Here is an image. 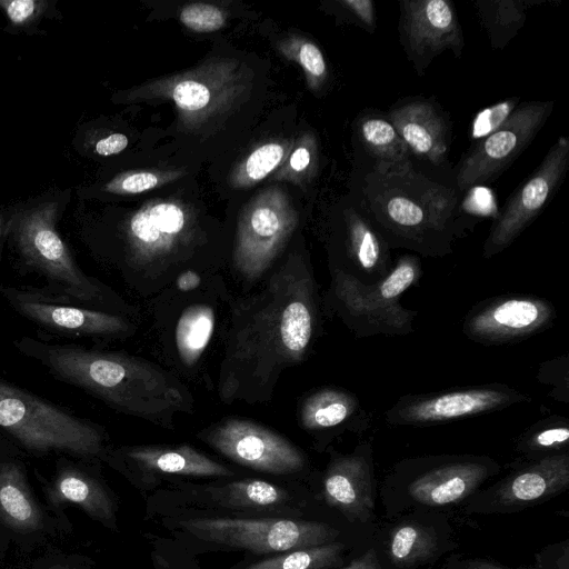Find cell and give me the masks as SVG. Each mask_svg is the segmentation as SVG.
<instances>
[{
	"label": "cell",
	"mask_w": 569,
	"mask_h": 569,
	"mask_svg": "<svg viewBox=\"0 0 569 569\" xmlns=\"http://www.w3.org/2000/svg\"><path fill=\"white\" fill-rule=\"evenodd\" d=\"M315 279L300 257L288 260L232 316L218 390L226 403L269 399L280 375L302 361L318 325Z\"/></svg>",
	"instance_id": "cell-1"
},
{
	"label": "cell",
	"mask_w": 569,
	"mask_h": 569,
	"mask_svg": "<svg viewBox=\"0 0 569 569\" xmlns=\"http://www.w3.org/2000/svg\"><path fill=\"white\" fill-rule=\"evenodd\" d=\"M13 346L56 379L122 413L170 427L173 415L190 405L189 395L174 377L141 358L28 336L14 340Z\"/></svg>",
	"instance_id": "cell-2"
},
{
	"label": "cell",
	"mask_w": 569,
	"mask_h": 569,
	"mask_svg": "<svg viewBox=\"0 0 569 569\" xmlns=\"http://www.w3.org/2000/svg\"><path fill=\"white\" fill-rule=\"evenodd\" d=\"M421 277L420 259L403 254L378 282L365 284L331 269L329 306L356 337L406 336L413 332L417 312L400 305V297Z\"/></svg>",
	"instance_id": "cell-3"
},
{
	"label": "cell",
	"mask_w": 569,
	"mask_h": 569,
	"mask_svg": "<svg viewBox=\"0 0 569 569\" xmlns=\"http://www.w3.org/2000/svg\"><path fill=\"white\" fill-rule=\"evenodd\" d=\"M0 430L33 453L93 458L104 449L100 426L1 378Z\"/></svg>",
	"instance_id": "cell-4"
},
{
	"label": "cell",
	"mask_w": 569,
	"mask_h": 569,
	"mask_svg": "<svg viewBox=\"0 0 569 569\" xmlns=\"http://www.w3.org/2000/svg\"><path fill=\"white\" fill-rule=\"evenodd\" d=\"M57 214V203L47 202L10 218L8 234L21 261L46 280L47 293L90 307L104 305L106 288L77 264L56 230Z\"/></svg>",
	"instance_id": "cell-5"
},
{
	"label": "cell",
	"mask_w": 569,
	"mask_h": 569,
	"mask_svg": "<svg viewBox=\"0 0 569 569\" xmlns=\"http://www.w3.org/2000/svg\"><path fill=\"white\" fill-rule=\"evenodd\" d=\"M179 526L203 541L259 555L317 547L339 535L327 523L291 519L196 518Z\"/></svg>",
	"instance_id": "cell-6"
},
{
	"label": "cell",
	"mask_w": 569,
	"mask_h": 569,
	"mask_svg": "<svg viewBox=\"0 0 569 569\" xmlns=\"http://www.w3.org/2000/svg\"><path fill=\"white\" fill-rule=\"evenodd\" d=\"M297 221V212L279 188L264 190L247 206L233 250V263L242 278L254 281L269 269Z\"/></svg>",
	"instance_id": "cell-7"
},
{
	"label": "cell",
	"mask_w": 569,
	"mask_h": 569,
	"mask_svg": "<svg viewBox=\"0 0 569 569\" xmlns=\"http://www.w3.org/2000/svg\"><path fill=\"white\" fill-rule=\"evenodd\" d=\"M530 401L531 397L510 386L490 383L402 396L385 412V419L391 426L428 427Z\"/></svg>",
	"instance_id": "cell-8"
},
{
	"label": "cell",
	"mask_w": 569,
	"mask_h": 569,
	"mask_svg": "<svg viewBox=\"0 0 569 569\" xmlns=\"http://www.w3.org/2000/svg\"><path fill=\"white\" fill-rule=\"evenodd\" d=\"M0 295L17 313L60 337H118L129 331V323L118 315L49 295L42 289L3 286Z\"/></svg>",
	"instance_id": "cell-9"
},
{
	"label": "cell",
	"mask_w": 569,
	"mask_h": 569,
	"mask_svg": "<svg viewBox=\"0 0 569 569\" xmlns=\"http://www.w3.org/2000/svg\"><path fill=\"white\" fill-rule=\"evenodd\" d=\"M556 309L532 295H502L487 299L467 313L463 335L480 345H505L527 339L549 328Z\"/></svg>",
	"instance_id": "cell-10"
},
{
	"label": "cell",
	"mask_w": 569,
	"mask_h": 569,
	"mask_svg": "<svg viewBox=\"0 0 569 569\" xmlns=\"http://www.w3.org/2000/svg\"><path fill=\"white\" fill-rule=\"evenodd\" d=\"M201 437L224 457L257 471L289 475L305 466V457L295 445L249 420L227 419Z\"/></svg>",
	"instance_id": "cell-11"
},
{
	"label": "cell",
	"mask_w": 569,
	"mask_h": 569,
	"mask_svg": "<svg viewBox=\"0 0 569 569\" xmlns=\"http://www.w3.org/2000/svg\"><path fill=\"white\" fill-rule=\"evenodd\" d=\"M552 110V102H529L482 141L462 162L457 183L461 190L486 183L499 174L532 140Z\"/></svg>",
	"instance_id": "cell-12"
},
{
	"label": "cell",
	"mask_w": 569,
	"mask_h": 569,
	"mask_svg": "<svg viewBox=\"0 0 569 569\" xmlns=\"http://www.w3.org/2000/svg\"><path fill=\"white\" fill-rule=\"evenodd\" d=\"M569 140L560 137L537 171L512 194L483 246L491 258L509 247L540 212L560 182L568 164Z\"/></svg>",
	"instance_id": "cell-13"
},
{
	"label": "cell",
	"mask_w": 569,
	"mask_h": 569,
	"mask_svg": "<svg viewBox=\"0 0 569 569\" xmlns=\"http://www.w3.org/2000/svg\"><path fill=\"white\" fill-rule=\"evenodd\" d=\"M126 236L130 262L138 267L161 262L187 240V213L174 202L148 203L130 218Z\"/></svg>",
	"instance_id": "cell-14"
},
{
	"label": "cell",
	"mask_w": 569,
	"mask_h": 569,
	"mask_svg": "<svg viewBox=\"0 0 569 569\" xmlns=\"http://www.w3.org/2000/svg\"><path fill=\"white\" fill-rule=\"evenodd\" d=\"M323 496L329 506L352 521L371 517L375 501L368 443L332 459L323 478Z\"/></svg>",
	"instance_id": "cell-15"
},
{
	"label": "cell",
	"mask_w": 569,
	"mask_h": 569,
	"mask_svg": "<svg viewBox=\"0 0 569 569\" xmlns=\"http://www.w3.org/2000/svg\"><path fill=\"white\" fill-rule=\"evenodd\" d=\"M403 30L411 50L419 54L443 49L459 54L463 47L455 9L447 0L403 2Z\"/></svg>",
	"instance_id": "cell-16"
},
{
	"label": "cell",
	"mask_w": 569,
	"mask_h": 569,
	"mask_svg": "<svg viewBox=\"0 0 569 569\" xmlns=\"http://www.w3.org/2000/svg\"><path fill=\"white\" fill-rule=\"evenodd\" d=\"M489 473L490 467L476 459L443 462L416 477L408 486V493L428 506L453 503L472 493Z\"/></svg>",
	"instance_id": "cell-17"
},
{
	"label": "cell",
	"mask_w": 569,
	"mask_h": 569,
	"mask_svg": "<svg viewBox=\"0 0 569 569\" xmlns=\"http://www.w3.org/2000/svg\"><path fill=\"white\" fill-rule=\"evenodd\" d=\"M390 123L402 141L418 154L440 163L448 150L446 124L438 111L426 101H412L395 108Z\"/></svg>",
	"instance_id": "cell-18"
},
{
	"label": "cell",
	"mask_w": 569,
	"mask_h": 569,
	"mask_svg": "<svg viewBox=\"0 0 569 569\" xmlns=\"http://www.w3.org/2000/svg\"><path fill=\"white\" fill-rule=\"evenodd\" d=\"M300 421L309 431L338 428L362 431L370 426L369 415L358 397L337 387L321 388L306 398L300 409Z\"/></svg>",
	"instance_id": "cell-19"
},
{
	"label": "cell",
	"mask_w": 569,
	"mask_h": 569,
	"mask_svg": "<svg viewBox=\"0 0 569 569\" xmlns=\"http://www.w3.org/2000/svg\"><path fill=\"white\" fill-rule=\"evenodd\" d=\"M120 451L134 466L153 473L198 477H228L233 475L223 465L187 445L178 447L134 446L123 448Z\"/></svg>",
	"instance_id": "cell-20"
},
{
	"label": "cell",
	"mask_w": 569,
	"mask_h": 569,
	"mask_svg": "<svg viewBox=\"0 0 569 569\" xmlns=\"http://www.w3.org/2000/svg\"><path fill=\"white\" fill-rule=\"evenodd\" d=\"M569 485V455L546 456L508 478L499 489L503 505H522L552 496Z\"/></svg>",
	"instance_id": "cell-21"
},
{
	"label": "cell",
	"mask_w": 569,
	"mask_h": 569,
	"mask_svg": "<svg viewBox=\"0 0 569 569\" xmlns=\"http://www.w3.org/2000/svg\"><path fill=\"white\" fill-rule=\"evenodd\" d=\"M54 505L72 503L103 523L114 520V505L107 490L93 477L76 467H62L48 489Z\"/></svg>",
	"instance_id": "cell-22"
},
{
	"label": "cell",
	"mask_w": 569,
	"mask_h": 569,
	"mask_svg": "<svg viewBox=\"0 0 569 569\" xmlns=\"http://www.w3.org/2000/svg\"><path fill=\"white\" fill-rule=\"evenodd\" d=\"M0 520L17 531H36L42 527L41 510L21 466L14 461L0 465Z\"/></svg>",
	"instance_id": "cell-23"
},
{
	"label": "cell",
	"mask_w": 569,
	"mask_h": 569,
	"mask_svg": "<svg viewBox=\"0 0 569 569\" xmlns=\"http://www.w3.org/2000/svg\"><path fill=\"white\" fill-rule=\"evenodd\" d=\"M213 328L214 311L208 305H192L181 313L176 327V346L184 365L192 366L200 359Z\"/></svg>",
	"instance_id": "cell-24"
},
{
	"label": "cell",
	"mask_w": 569,
	"mask_h": 569,
	"mask_svg": "<svg viewBox=\"0 0 569 569\" xmlns=\"http://www.w3.org/2000/svg\"><path fill=\"white\" fill-rule=\"evenodd\" d=\"M360 137L367 149L380 161L396 169L408 167L409 148L389 121L366 118L360 123Z\"/></svg>",
	"instance_id": "cell-25"
},
{
	"label": "cell",
	"mask_w": 569,
	"mask_h": 569,
	"mask_svg": "<svg viewBox=\"0 0 569 569\" xmlns=\"http://www.w3.org/2000/svg\"><path fill=\"white\" fill-rule=\"evenodd\" d=\"M437 550L435 532L421 525L396 527L389 541V556L398 567H409L429 559Z\"/></svg>",
	"instance_id": "cell-26"
},
{
	"label": "cell",
	"mask_w": 569,
	"mask_h": 569,
	"mask_svg": "<svg viewBox=\"0 0 569 569\" xmlns=\"http://www.w3.org/2000/svg\"><path fill=\"white\" fill-rule=\"evenodd\" d=\"M218 498L228 506L262 510L284 503L288 493L264 480L242 479L219 488Z\"/></svg>",
	"instance_id": "cell-27"
},
{
	"label": "cell",
	"mask_w": 569,
	"mask_h": 569,
	"mask_svg": "<svg viewBox=\"0 0 569 569\" xmlns=\"http://www.w3.org/2000/svg\"><path fill=\"white\" fill-rule=\"evenodd\" d=\"M343 545L330 542L282 552L251 563L244 569H326L341 562Z\"/></svg>",
	"instance_id": "cell-28"
},
{
	"label": "cell",
	"mask_w": 569,
	"mask_h": 569,
	"mask_svg": "<svg viewBox=\"0 0 569 569\" xmlns=\"http://www.w3.org/2000/svg\"><path fill=\"white\" fill-rule=\"evenodd\" d=\"M569 420L553 415L537 421L519 438L518 447L526 452H553L568 447Z\"/></svg>",
	"instance_id": "cell-29"
},
{
	"label": "cell",
	"mask_w": 569,
	"mask_h": 569,
	"mask_svg": "<svg viewBox=\"0 0 569 569\" xmlns=\"http://www.w3.org/2000/svg\"><path fill=\"white\" fill-rule=\"evenodd\" d=\"M284 156V148L277 142L260 146L243 163L239 166L233 177V184L248 187L264 179L281 162Z\"/></svg>",
	"instance_id": "cell-30"
},
{
	"label": "cell",
	"mask_w": 569,
	"mask_h": 569,
	"mask_svg": "<svg viewBox=\"0 0 569 569\" xmlns=\"http://www.w3.org/2000/svg\"><path fill=\"white\" fill-rule=\"evenodd\" d=\"M489 9H481L482 17L489 26L490 33L496 40L493 43L506 41V36L513 34L516 29L522 24L525 20V8L521 2L498 1L486 3Z\"/></svg>",
	"instance_id": "cell-31"
},
{
	"label": "cell",
	"mask_w": 569,
	"mask_h": 569,
	"mask_svg": "<svg viewBox=\"0 0 569 569\" xmlns=\"http://www.w3.org/2000/svg\"><path fill=\"white\" fill-rule=\"evenodd\" d=\"M172 173H154L149 171H130L110 180L103 190L114 194H136L153 189L170 179Z\"/></svg>",
	"instance_id": "cell-32"
},
{
	"label": "cell",
	"mask_w": 569,
	"mask_h": 569,
	"mask_svg": "<svg viewBox=\"0 0 569 569\" xmlns=\"http://www.w3.org/2000/svg\"><path fill=\"white\" fill-rule=\"evenodd\" d=\"M518 98L505 100L480 111L472 122L471 138H486L501 127L518 108Z\"/></svg>",
	"instance_id": "cell-33"
},
{
	"label": "cell",
	"mask_w": 569,
	"mask_h": 569,
	"mask_svg": "<svg viewBox=\"0 0 569 569\" xmlns=\"http://www.w3.org/2000/svg\"><path fill=\"white\" fill-rule=\"evenodd\" d=\"M170 94L180 109L189 112L200 111L211 101L210 88L192 79L176 82Z\"/></svg>",
	"instance_id": "cell-34"
},
{
	"label": "cell",
	"mask_w": 569,
	"mask_h": 569,
	"mask_svg": "<svg viewBox=\"0 0 569 569\" xmlns=\"http://www.w3.org/2000/svg\"><path fill=\"white\" fill-rule=\"evenodd\" d=\"M181 22L197 32H211L224 24L222 11L211 4L193 3L184 7L180 13Z\"/></svg>",
	"instance_id": "cell-35"
},
{
	"label": "cell",
	"mask_w": 569,
	"mask_h": 569,
	"mask_svg": "<svg viewBox=\"0 0 569 569\" xmlns=\"http://www.w3.org/2000/svg\"><path fill=\"white\" fill-rule=\"evenodd\" d=\"M296 58L308 74L312 86H319L327 76V64L320 49L312 42L303 41L297 48Z\"/></svg>",
	"instance_id": "cell-36"
},
{
	"label": "cell",
	"mask_w": 569,
	"mask_h": 569,
	"mask_svg": "<svg viewBox=\"0 0 569 569\" xmlns=\"http://www.w3.org/2000/svg\"><path fill=\"white\" fill-rule=\"evenodd\" d=\"M46 1L1 0L0 7L13 26H26L34 21L47 7Z\"/></svg>",
	"instance_id": "cell-37"
},
{
	"label": "cell",
	"mask_w": 569,
	"mask_h": 569,
	"mask_svg": "<svg viewBox=\"0 0 569 569\" xmlns=\"http://www.w3.org/2000/svg\"><path fill=\"white\" fill-rule=\"evenodd\" d=\"M568 371V357L557 358L542 363L539 368L538 379L546 385L555 386L553 397L568 403V386L559 381L561 373Z\"/></svg>",
	"instance_id": "cell-38"
},
{
	"label": "cell",
	"mask_w": 569,
	"mask_h": 569,
	"mask_svg": "<svg viewBox=\"0 0 569 569\" xmlns=\"http://www.w3.org/2000/svg\"><path fill=\"white\" fill-rule=\"evenodd\" d=\"M366 27H375L373 3L370 0H346L341 2Z\"/></svg>",
	"instance_id": "cell-39"
},
{
	"label": "cell",
	"mask_w": 569,
	"mask_h": 569,
	"mask_svg": "<svg viewBox=\"0 0 569 569\" xmlns=\"http://www.w3.org/2000/svg\"><path fill=\"white\" fill-rule=\"evenodd\" d=\"M128 138L122 133H111L96 142L94 151L100 156L120 153L128 146Z\"/></svg>",
	"instance_id": "cell-40"
},
{
	"label": "cell",
	"mask_w": 569,
	"mask_h": 569,
	"mask_svg": "<svg viewBox=\"0 0 569 569\" xmlns=\"http://www.w3.org/2000/svg\"><path fill=\"white\" fill-rule=\"evenodd\" d=\"M343 569H381L375 549L367 550Z\"/></svg>",
	"instance_id": "cell-41"
},
{
	"label": "cell",
	"mask_w": 569,
	"mask_h": 569,
	"mask_svg": "<svg viewBox=\"0 0 569 569\" xmlns=\"http://www.w3.org/2000/svg\"><path fill=\"white\" fill-rule=\"evenodd\" d=\"M310 160V150L307 147H299L290 157V167L293 171L300 172L308 168Z\"/></svg>",
	"instance_id": "cell-42"
},
{
	"label": "cell",
	"mask_w": 569,
	"mask_h": 569,
	"mask_svg": "<svg viewBox=\"0 0 569 569\" xmlns=\"http://www.w3.org/2000/svg\"><path fill=\"white\" fill-rule=\"evenodd\" d=\"M201 282L200 276L193 270H187L180 273L176 280L180 291H191L199 287Z\"/></svg>",
	"instance_id": "cell-43"
},
{
	"label": "cell",
	"mask_w": 569,
	"mask_h": 569,
	"mask_svg": "<svg viewBox=\"0 0 569 569\" xmlns=\"http://www.w3.org/2000/svg\"><path fill=\"white\" fill-rule=\"evenodd\" d=\"M9 220L10 219H6V217L2 213H0V252H1L2 242H3L4 238L8 236ZM2 288H3V284L1 282V276H0V291Z\"/></svg>",
	"instance_id": "cell-44"
},
{
	"label": "cell",
	"mask_w": 569,
	"mask_h": 569,
	"mask_svg": "<svg viewBox=\"0 0 569 569\" xmlns=\"http://www.w3.org/2000/svg\"><path fill=\"white\" fill-rule=\"evenodd\" d=\"M468 569H500L493 565L487 562H473L469 566Z\"/></svg>",
	"instance_id": "cell-45"
},
{
	"label": "cell",
	"mask_w": 569,
	"mask_h": 569,
	"mask_svg": "<svg viewBox=\"0 0 569 569\" xmlns=\"http://www.w3.org/2000/svg\"><path fill=\"white\" fill-rule=\"evenodd\" d=\"M52 569H63V568H58V567H54V568H52Z\"/></svg>",
	"instance_id": "cell-46"
}]
</instances>
